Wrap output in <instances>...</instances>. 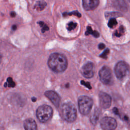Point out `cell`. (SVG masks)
Returning <instances> with one entry per match:
<instances>
[{
  "label": "cell",
  "mask_w": 130,
  "mask_h": 130,
  "mask_svg": "<svg viewBox=\"0 0 130 130\" xmlns=\"http://www.w3.org/2000/svg\"><path fill=\"white\" fill-rule=\"evenodd\" d=\"M81 73L82 75L86 78H90L92 77L94 75L93 63L89 62L85 64L82 68Z\"/></svg>",
  "instance_id": "9"
},
{
  "label": "cell",
  "mask_w": 130,
  "mask_h": 130,
  "mask_svg": "<svg viewBox=\"0 0 130 130\" xmlns=\"http://www.w3.org/2000/svg\"><path fill=\"white\" fill-rule=\"evenodd\" d=\"M127 1H128L129 3H130V0H127Z\"/></svg>",
  "instance_id": "31"
},
{
  "label": "cell",
  "mask_w": 130,
  "mask_h": 130,
  "mask_svg": "<svg viewBox=\"0 0 130 130\" xmlns=\"http://www.w3.org/2000/svg\"><path fill=\"white\" fill-rule=\"evenodd\" d=\"M117 24V22L116 20V19L114 18H112L109 20L108 25L109 27L113 28L114 26H115Z\"/></svg>",
  "instance_id": "14"
},
{
  "label": "cell",
  "mask_w": 130,
  "mask_h": 130,
  "mask_svg": "<svg viewBox=\"0 0 130 130\" xmlns=\"http://www.w3.org/2000/svg\"><path fill=\"white\" fill-rule=\"evenodd\" d=\"M105 45L103 43H101L99 45V48L100 49H103L105 48Z\"/></svg>",
  "instance_id": "25"
},
{
  "label": "cell",
  "mask_w": 130,
  "mask_h": 130,
  "mask_svg": "<svg viewBox=\"0 0 130 130\" xmlns=\"http://www.w3.org/2000/svg\"><path fill=\"white\" fill-rule=\"evenodd\" d=\"M109 52V50L108 49H106L104 51V52L102 54L100 55V57L102 58H107V56Z\"/></svg>",
  "instance_id": "19"
},
{
  "label": "cell",
  "mask_w": 130,
  "mask_h": 130,
  "mask_svg": "<svg viewBox=\"0 0 130 130\" xmlns=\"http://www.w3.org/2000/svg\"><path fill=\"white\" fill-rule=\"evenodd\" d=\"M36 98H32V101H33V102H35L36 101Z\"/></svg>",
  "instance_id": "28"
},
{
  "label": "cell",
  "mask_w": 130,
  "mask_h": 130,
  "mask_svg": "<svg viewBox=\"0 0 130 130\" xmlns=\"http://www.w3.org/2000/svg\"><path fill=\"white\" fill-rule=\"evenodd\" d=\"M114 71L117 78L119 79H122L127 73L128 66L125 62L120 61L116 64Z\"/></svg>",
  "instance_id": "7"
},
{
  "label": "cell",
  "mask_w": 130,
  "mask_h": 130,
  "mask_svg": "<svg viewBox=\"0 0 130 130\" xmlns=\"http://www.w3.org/2000/svg\"><path fill=\"white\" fill-rule=\"evenodd\" d=\"M4 86L6 87H7V83H5V85H4Z\"/></svg>",
  "instance_id": "30"
},
{
  "label": "cell",
  "mask_w": 130,
  "mask_h": 130,
  "mask_svg": "<svg viewBox=\"0 0 130 130\" xmlns=\"http://www.w3.org/2000/svg\"><path fill=\"white\" fill-rule=\"evenodd\" d=\"M123 33H124V28L123 26L121 25L120 27H119V29L115 31V36L118 37L122 36L123 34Z\"/></svg>",
  "instance_id": "16"
},
{
  "label": "cell",
  "mask_w": 130,
  "mask_h": 130,
  "mask_svg": "<svg viewBox=\"0 0 130 130\" xmlns=\"http://www.w3.org/2000/svg\"><path fill=\"white\" fill-rule=\"evenodd\" d=\"M2 55H1V53H0V63H1V60H2Z\"/></svg>",
  "instance_id": "29"
},
{
  "label": "cell",
  "mask_w": 130,
  "mask_h": 130,
  "mask_svg": "<svg viewBox=\"0 0 130 130\" xmlns=\"http://www.w3.org/2000/svg\"><path fill=\"white\" fill-rule=\"evenodd\" d=\"M92 105V100L87 96L82 95L80 96L78 99L79 110L83 115H87L89 113Z\"/></svg>",
  "instance_id": "4"
},
{
  "label": "cell",
  "mask_w": 130,
  "mask_h": 130,
  "mask_svg": "<svg viewBox=\"0 0 130 130\" xmlns=\"http://www.w3.org/2000/svg\"><path fill=\"white\" fill-rule=\"evenodd\" d=\"M77 26V24L73 22H70L68 23L67 25V28L68 30L71 31L73 29H74Z\"/></svg>",
  "instance_id": "15"
},
{
  "label": "cell",
  "mask_w": 130,
  "mask_h": 130,
  "mask_svg": "<svg viewBox=\"0 0 130 130\" xmlns=\"http://www.w3.org/2000/svg\"><path fill=\"white\" fill-rule=\"evenodd\" d=\"M42 32H44L45 31H47V30H49V27L46 25H45V24L42 26Z\"/></svg>",
  "instance_id": "23"
},
{
  "label": "cell",
  "mask_w": 130,
  "mask_h": 130,
  "mask_svg": "<svg viewBox=\"0 0 130 130\" xmlns=\"http://www.w3.org/2000/svg\"><path fill=\"white\" fill-rule=\"evenodd\" d=\"M96 112H95L94 114L92 116V117H91V122L95 124L96 123V121L99 118V114H98V112L95 111Z\"/></svg>",
  "instance_id": "17"
},
{
  "label": "cell",
  "mask_w": 130,
  "mask_h": 130,
  "mask_svg": "<svg viewBox=\"0 0 130 130\" xmlns=\"http://www.w3.org/2000/svg\"><path fill=\"white\" fill-rule=\"evenodd\" d=\"M48 65L53 72L60 73L64 71L67 69L68 61L64 55L58 53H54L49 56Z\"/></svg>",
  "instance_id": "1"
},
{
  "label": "cell",
  "mask_w": 130,
  "mask_h": 130,
  "mask_svg": "<svg viewBox=\"0 0 130 130\" xmlns=\"http://www.w3.org/2000/svg\"><path fill=\"white\" fill-rule=\"evenodd\" d=\"M16 28H17L16 25H13L12 26V29H13V30H15V29H16Z\"/></svg>",
  "instance_id": "27"
},
{
  "label": "cell",
  "mask_w": 130,
  "mask_h": 130,
  "mask_svg": "<svg viewBox=\"0 0 130 130\" xmlns=\"http://www.w3.org/2000/svg\"><path fill=\"white\" fill-rule=\"evenodd\" d=\"M7 81L8 82V86L9 87H14L15 86V83L13 81L11 77L8 78L7 79Z\"/></svg>",
  "instance_id": "18"
},
{
  "label": "cell",
  "mask_w": 130,
  "mask_h": 130,
  "mask_svg": "<svg viewBox=\"0 0 130 130\" xmlns=\"http://www.w3.org/2000/svg\"><path fill=\"white\" fill-rule=\"evenodd\" d=\"M99 4V0H83V7L86 11L93 10Z\"/></svg>",
  "instance_id": "11"
},
{
  "label": "cell",
  "mask_w": 130,
  "mask_h": 130,
  "mask_svg": "<svg viewBox=\"0 0 130 130\" xmlns=\"http://www.w3.org/2000/svg\"><path fill=\"white\" fill-rule=\"evenodd\" d=\"M115 7L119 10L125 11L127 10V5L124 0H117L115 3Z\"/></svg>",
  "instance_id": "13"
},
{
  "label": "cell",
  "mask_w": 130,
  "mask_h": 130,
  "mask_svg": "<svg viewBox=\"0 0 130 130\" xmlns=\"http://www.w3.org/2000/svg\"><path fill=\"white\" fill-rule=\"evenodd\" d=\"M45 95L48 99L50 100V101L56 107H58L60 104V98L59 95L56 92L52 90L46 91L45 92Z\"/></svg>",
  "instance_id": "10"
},
{
  "label": "cell",
  "mask_w": 130,
  "mask_h": 130,
  "mask_svg": "<svg viewBox=\"0 0 130 130\" xmlns=\"http://www.w3.org/2000/svg\"><path fill=\"white\" fill-rule=\"evenodd\" d=\"M99 77L101 82L106 85H110L113 83V76L111 69L104 66L99 71Z\"/></svg>",
  "instance_id": "5"
},
{
  "label": "cell",
  "mask_w": 130,
  "mask_h": 130,
  "mask_svg": "<svg viewBox=\"0 0 130 130\" xmlns=\"http://www.w3.org/2000/svg\"><path fill=\"white\" fill-rule=\"evenodd\" d=\"M113 112L116 114V115H119V111H118V110L117 108L116 107H114L113 109Z\"/></svg>",
  "instance_id": "24"
},
{
  "label": "cell",
  "mask_w": 130,
  "mask_h": 130,
  "mask_svg": "<svg viewBox=\"0 0 130 130\" xmlns=\"http://www.w3.org/2000/svg\"><path fill=\"white\" fill-rule=\"evenodd\" d=\"M77 130H79V129H77Z\"/></svg>",
  "instance_id": "32"
},
{
  "label": "cell",
  "mask_w": 130,
  "mask_h": 130,
  "mask_svg": "<svg viewBox=\"0 0 130 130\" xmlns=\"http://www.w3.org/2000/svg\"><path fill=\"white\" fill-rule=\"evenodd\" d=\"M61 113L63 119L68 122H72L76 118L77 111L76 108L70 102H67L62 105Z\"/></svg>",
  "instance_id": "2"
},
{
  "label": "cell",
  "mask_w": 130,
  "mask_h": 130,
  "mask_svg": "<svg viewBox=\"0 0 130 130\" xmlns=\"http://www.w3.org/2000/svg\"><path fill=\"white\" fill-rule=\"evenodd\" d=\"M100 104L101 106L104 108H109L111 105V96L105 92H101L99 94Z\"/></svg>",
  "instance_id": "8"
},
{
  "label": "cell",
  "mask_w": 130,
  "mask_h": 130,
  "mask_svg": "<svg viewBox=\"0 0 130 130\" xmlns=\"http://www.w3.org/2000/svg\"><path fill=\"white\" fill-rule=\"evenodd\" d=\"M100 125L103 130H114L117 127V122L113 117H105L101 119Z\"/></svg>",
  "instance_id": "6"
},
{
  "label": "cell",
  "mask_w": 130,
  "mask_h": 130,
  "mask_svg": "<svg viewBox=\"0 0 130 130\" xmlns=\"http://www.w3.org/2000/svg\"><path fill=\"white\" fill-rule=\"evenodd\" d=\"M69 15H72V14H74L76 16H77L78 17H81V14L79 13V12H78V11H74V12H71L70 13L68 14Z\"/></svg>",
  "instance_id": "22"
},
{
  "label": "cell",
  "mask_w": 130,
  "mask_h": 130,
  "mask_svg": "<svg viewBox=\"0 0 130 130\" xmlns=\"http://www.w3.org/2000/svg\"><path fill=\"white\" fill-rule=\"evenodd\" d=\"M10 15L12 17H14L16 16V13L14 12H11Z\"/></svg>",
  "instance_id": "26"
},
{
  "label": "cell",
  "mask_w": 130,
  "mask_h": 130,
  "mask_svg": "<svg viewBox=\"0 0 130 130\" xmlns=\"http://www.w3.org/2000/svg\"><path fill=\"white\" fill-rule=\"evenodd\" d=\"M81 83L82 85H84V86H85L86 87H87L89 89H91V87L89 84V82H85L84 81H81Z\"/></svg>",
  "instance_id": "20"
},
{
  "label": "cell",
  "mask_w": 130,
  "mask_h": 130,
  "mask_svg": "<svg viewBox=\"0 0 130 130\" xmlns=\"http://www.w3.org/2000/svg\"><path fill=\"white\" fill-rule=\"evenodd\" d=\"M36 114L39 120L42 123H45L52 117L53 110L50 106L43 105L37 109Z\"/></svg>",
  "instance_id": "3"
},
{
  "label": "cell",
  "mask_w": 130,
  "mask_h": 130,
  "mask_svg": "<svg viewBox=\"0 0 130 130\" xmlns=\"http://www.w3.org/2000/svg\"><path fill=\"white\" fill-rule=\"evenodd\" d=\"M24 127L25 130H37L36 122L32 118H27L24 121Z\"/></svg>",
  "instance_id": "12"
},
{
  "label": "cell",
  "mask_w": 130,
  "mask_h": 130,
  "mask_svg": "<svg viewBox=\"0 0 130 130\" xmlns=\"http://www.w3.org/2000/svg\"><path fill=\"white\" fill-rule=\"evenodd\" d=\"M92 31H93V30H92L91 28L90 27L88 26L87 28V31H86V35H89V34H91Z\"/></svg>",
  "instance_id": "21"
}]
</instances>
